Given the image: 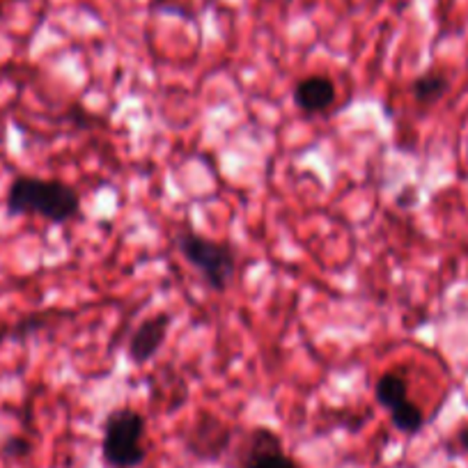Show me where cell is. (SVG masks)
<instances>
[{"mask_svg": "<svg viewBox=\"0 0 468 468\" xmlns=\"http://www.w3.org/2000/svg\"><path fill=\"white\" fill-rule=\"evenodd\" d=\"M457 443H459V448L463 450V452H468V425H466V427H462V430H459V434H457Z\"/></svg>", "mask_w": 468, "mask_h": 468, "instance_id": "cell-13", "label": "cell"}, {"mask_svg": "<svg viewBox=\"0 0 468 468\" xmlns=\"http://www.w3.org/2000/svg\"><path fill=\"white\" fill-rule=\"evenodd\" d=\"M10 333H12L10 324L0 319V345H3V342H5V340H10Z\"/></svg>", "mask_w": 468, "mask_h": 468, "instance_id": "cell-14", "label": "cell"}, {"mask_svg": "<svg viewBox=\"0 0 468 468\" xmlns=\"http://www.w3.org/2000/svg\"><path fill=\"white\" fill-rule=\"evenodd\" d=\"M48 319H51V313H33L28 314V317L19 319V322L12 326V333H10V340H16V342H26L30 335H35L37 331H42V328L48 326Z\"/></svg>", "mask_w": 468, "mask_h": 468, "instance_id": "cell-11", "label": "cell"}, {"mask_svg": "<svg viewBox=\"0 0 468 468\" xmlns=\"http://www.w3.org/2000/svg\"><path fill=\"white\" fill-rule=\"evenodd\" d=\"M388 413L395 430L402 431V434L407 436L418 434V431L425 427V413H422V409L418 407L416 402H411V399H407V402H402L399 407H395L393 411Z\"/></svg>", "mask_w": 468, "mask_h": 468, "instance_id": "cell-10", "label": "cell"}, {"mask_svg": "<svg viewBox=\"0 0 468 468\" xmlns=\"http://www.w3.org/2000/svg\"><path fill=\"white\" fill-rule=\"evenodd\" d=\"M179 255L196 269L211 292H225L237 271V255L225 241L207 239L200 232L186 229L177 237Z\"/></svg>", "mask_w": 468, "mask_h": 468, "instance_id": "cell-3", "label": "cell"}, {"mask_svg": "<svg viewBox=\"0 0 468 468\" xmlns=\"http://www.w3.org/2000/svg\"><path fill=\"white\" fill-rule=\"evenodd\" d=\"M30 450H33V445H30V441L24 439V436H10V439L3 443V454L10 459L28 457Z\"/></svg>", "mask_w": 468, "mask_h": 468, "instance_id": "cell-12", "label": "cell"}, {"mask_svg": "<svg viewBox=\"0 0 468 468\" xmlns=\"http://www.w3.org/2000/svg\"><path fill=\"white\" fill-rule=\"evenodd\" d=\"M147 431V420L141 411L120 407L108 413L103 422L101 457L111 468H138L147 459L143 445Z\"/></svg>", "mask_w": 468, "mask_h": 468, "instance_id": "cell-2", "label": "cell"}, {"mask_svg": "<svg viewBox=\"0 0 468 468\" xmlns=\"http://www.w3.org/2000/svg\"><path fill=\"white\" fill-rule=\"evenodd\" d=\"M5 211L7 216H39L62 225L80 214V196L74 186L58 179L19 175L7 188Z\"/></svg>", "mask_w": 468, "mask_h": 468, "instance_id": "cell-1", "label": "cell"}, {"mask_svg": "<svg viewBox=\"0 0 468 468\" xmlns=\"http://www.w3.org/2000/svg\"><path fill=\"white\" fill-rule=\"evenodd\" d=\"M375 399L379 407L386 409V411H393L395 407H399L402 402L411 399L409 398L407 377L399 375V372L395 370L384 372L375 384Z\"/></svg>", "mask_w": 468, "mask_h": 468, "instance_id": "cell-8", "label": "cell"}, {"mask_svg": "<svg viewBox=\"0 0 468 468\" xmlns=\"http://www.w3.org/2000/svg\"><path fill=\"white\" fill-rule=\"evenodd\" d=\"M228 445L229 430L214 416L197 418L186 436V450L197 459H218Z\"/></svg>", "mask_w": 468, "mask_h": 468, "instance_id": "cell-6", "label": "cell"}, {"mask_svg": "<svg viewBox=\"0 0 468 468\" xmlns=\"http://www.w3.org/2000/svg\"><path fill=\"white\" fill-rule=\"evenodd\" d=\"M237 468H301L290 454L282 450V441L276 431L258 427L249 436V445Z\"/></svg>", "mask_w": 468, "mask_h": 468, "instance_id": "cell-4", "label": "cell"}, {"mask_svg": "<svg viewBox=\"0 0 468 468\" xmlns=\"http://www.w3.org/2000/svg\"><path fill=\"white\" fill-rule=\"evenodd\" d=\"M292 99H294V106L299 111L308 112V115H322L335 103L337 88L328 76L313 74L305 76L294 85Z\"/></svg>", "mask_w": 468, "mask_h": 468, "instance_id": "cell-7", "label": "cell"}, {"mask_svg": "<svg viewBox=\"0 0 468 468\" xmlns=\"http://www.w3.org/2000/svg\"><path fill=\"white\" fill-rule=\"evenodd\" d=\"M170 324H173V319H170L168 313L152 314V317L143 319L138 324L127 345V354L132 358V363L145 366V363H150L159 354L170 333Z\"/></svg>", "mask_w": 468, "mask_h": 468, "instance_id": "cell-5", "label": "cell"}, {"mask_svg": "<svg viewBox=\"0 0 468 468\" xmlns=\"http://www.w3.org/2000/svg\"><path fill=\"white\" fill-rule=\"evenodd\" d=\"M466 150H468V145H466Z\"/></svg>", "mask_w": 468, "mask_h": 468, "instance_id": "cell-15", "label": "cell"}, {"mask_svg": "<svg viewBox=\"0 0 468 468\" xmlns=\"http://www.w3.org/2000/svg\"><path fill=\"white\" fill-rule=\"evenodd\" d=\"M450 92V79L443 71H427L411 83V94L420 106H434Z\"/></svg>", "mask_w": 468, "mask_h": 468, "instance_id": "cell-9", "label": "cell"}]
</instances>
